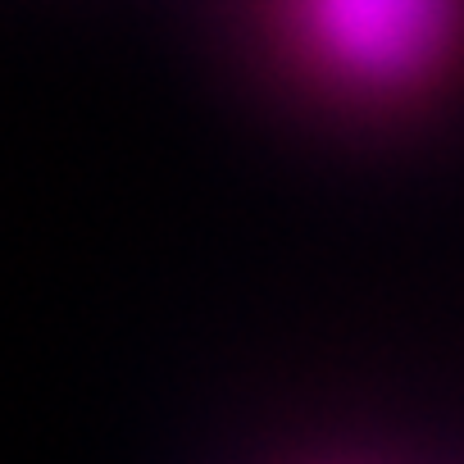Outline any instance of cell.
Listing matches in <instances>:
<instances>
[{"label":"cell","instance_id":"1","mask_svg":"<svg viewBox=\"0 0 464 464\" xmlns=\"http://www.w3.org/2000/svg\"><path fill=\"white\" fill-rule=\"evenodd\" d=\"M310 69L360 96H414L464 46V0H278Z\"/></svg>","mask_w":464,"mask_h":464}]
</instances>
